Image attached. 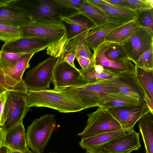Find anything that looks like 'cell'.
<instances>
[{
	"instance_id": "681fc988",
	"label": "cell",
	"mask_w": 153,
	"mask_h": 153,
	"mask_svg": "<svg viewBox=\"0 0 153 153\" xmlns=\"http://www.w3.org/2000/svg\"><path fill=\"white\" fill-rule=\"evenodd\" d=\"M10 153H25L23 152L19 151H11Z\"/></svg>"
},
{
	"instance_id": "7402d4cb",
	"label": "cell",
	"mask_w": 153,
	"mask_h": 153,
	"mask_svg": "<svg viewBox=\"0 0 153 153\" xmlns=\"http://www.w3.org/2000/svg\"><path fill=\"white\" fill-rule=\"evenodd\" d=\"M138 121L146 153H153V114L149 111Z\"/></svg>"
},
{
	"instance_id": "bcb514c9",
	"label": "cell",
	"mask_w": 153,
	"mask_h": 153,
	"mask_svg": "<svg viewBox=\"0 0 153 153\" xmlns=\"http://www.w3.org/2000/svg\"><path fill=\"white\" fill-rule=\"evenodd\" d=\"M13 1V0H0V7L9 4Z\"/></svg>"
},
{
	"instance_id": "e575fe53",
	"label": "cell",
	"mask_w": 153,
	"mask_h": 153,
	"mask_svg": "<svg viewBox=\"0 0 153 153\" xmlns=\"http://www.w3.org/2000/svg\"><path fill=\"white\" fill-rule=\"evenodd\" d=\"M75 52V58L82 56L92 60L93 54L90 48L84 42V40L78 43L76 47Z\"/></svg>"
},
{
	"instance_id": "1f68e13d",
	"label": "cell",
	"mask_w": 153,
	"mask_h": 153,
	"mask_svg": "<svg viewBox=\"0 0 153 153\" xmlns=\"http://www.w3.org/2000/svg\"><path fill=\"white\" fill-rule=\"evenodd\" d=\"M137 18L141 27L153 31V8L136 11Z\"/></svg>"
},
{
	"instance_id": "44dd1931",
	"label": "cell",
	"mask_w": 153,
	"mask_h": 153,
	"mask_svg": "<svg viewBox=\"0 0 153 153\" xmlns=\"http://www.w3.org/2000/svg\"><path fill=\"white\" fill-rule=\"evenodd\" d=\"M102 3L95 5L106 14L108 20L131 21L137 18L136 12L109 3L104 0Z\"/></svg>"
},
{
	"instance_id": "d6a6232c",
	"label": "cell",
	"mask_w": 153,
	"mask_h": 153,
	"mask_svg": "<svg viewBox=\"0 0 153 153\" xmlns=\"http://www.w3.org/2000/svg\"><path fill=\"white\" fill-rule=\"evenodd\" d=\"M133 62L136 66L153 69V46L141 54Z\"/></svg>"
},
{
	"instance_id": "60d3db41",
	"label": "cell",
	"mask_w": 153,
	"mask_h": 153,
	"mask_svg": "<svg viewBox=\"0 0 153 153\" xmlns=\"http://www.w3.org/2000/svg\"><path fill=\"white\" fill-rule=\"evenodd\" d=\"M144 100L149 109L150 112L153 114V99L146 94L144 96Z\"/></svg>"
},
{
	"instance_id": "d590c367",
	"label": "cell",
	"mask_w": 153,
	"mask_h": 153,
	"mask_svg": "<svg viewBox=\"0 0 153 153\" xmlns=\"http://www.w3.org/2000/svg\"><path fill=\"white\" fill-rule=\"evenodd\" d=\"M85 0H53V1L62 7L78 10L82 6Z\"/></svg>"
},
{
	"instance_id": "4fadbf2b",
	"label": "cell",
	"mask_w": 153,
	"mask_h": 153,
	"mask_svg": "<svg viewBox=\"0 0 153 153\" xmlns=\"http://www.w3.org/2000/svg\"><path fill=\"white\" fill-rule=\"evenodd\" d=\"M51 44L50 42L41 39L21 37L4 43L1 50L15 53H35L45 49Z\"/></svg>"
},
{
	"instance_id": "8992f818",
	"label": "cell",
	"mask_w": 153,
	"mask_h": 153,
	"mask_svg": "<svg viewBox=\"0 0 153 153\" xmlns=\"http://www.w3.org/2000/svg\"><path fill=\"white\" fill-rule=\"evenodd\" d=\"M88 119L83 131L77 134L82 138L121 129L118 121L108 111L100 107L95 111L87 114Z\"/></svg>"
},
{
	"instance_id": "7dc6e473",
	"label": "cell",
	"mask_w": 153,
	"mask_h": 153,
	"mask_svg": "<svg viewBox=\"0 0 153 153\" xmlns=\"http://www.w3.org/2000/svg\"><path fill=\"white\" fill-rule=\"evenodd\" d=\"M146 2L149 5L153 7V0H145Z\"/></svg>"
},
{
	"instance_id": "f907efd6",
	"label": "cell",
	"mask_w": 153,
	"mask_h": 153,
	"mask_svg": "<svg viewBox=\"0 0 153 153\" xmlns=\"http://www.w3.org/2000/svg\"></svg>"
},
{
	"instance_id": "9c48e42d",
	"label": "cell",
	"mask_w": 153,
	"mask_h": 153,
	"mask_svg": "<svg viewBox=\"0 0 153 153\" xmlns=\"http://www.w3.org/2000/svg\"><path fill=\"white\" fill-rule=\"evenodd\" d=\"M110 42H105L94 51L91 63L102 65L105 70L118 76L135 74L136 67L129 59L115 61L108 59L104 53Z\"/></svg>"
},
{
	"instance_id": "2e32d148",
	"label": "cell",
	"mask_w": 153,
	"mask_h": 153,
	"mask_svg": "<svg viewBox=\"0 0 153 153\" xmlns=\"http://www.w3.org/2000/svg\"><path fill=\"white\" fill-rule=\"evenodd\" d=\"M0 7V23L20 27L33 21L34 18L26 10L12 4Z\"/></svg>"
},
{
	"instance_id": "e0dca14e",
	"label": "cell",
	"mask_w": 153,
	"mask_h": 153,
	"mask_svg": "<svg viewBox=\"0 0 153 153\" xmlns=\"http://www.w3.org/2000/svg\"><path fill=\"white\" fill-rule=\"evenodd\" d=\"M131 21L109 19L106 23L90 30L84 42L94 51L105 42V38L111 32Z\"/></svg>"
},
{
	"instance_id": "f35d334b",
	"label": "cell",
	"mask_w": 153,
	"mask_h": 153,
	"mask_svg": "<svg viewBox=\"0 0 153 153\" xmlns=\"http://www.w3.org/2000/svg\"><path fill=\"white\" fill-rule=\"evenodd\" d=\"M82 69L87 68L91 63V60L88 58L80 56L76 59Z\"/></svg>"
},
{
	"instance_id": "f546056e",
	"label": "cell",
	"mask_w": 153,
	"mask_h": 153,
	"mask_svg": "<svg viewBox=\"0 0 153 153\" xmlns=\"http://www.w3.org/2000/svg\"><path fill=\"white\" fill-rule=\"evenodd\" d=\"M21 37L20 27L0 23V41L5 43Z\"/></svg>"
},
{
	"instance_id": "7c38bea8",
	"label": "cell",
	"mask_w": 153,
	"mask_h": 153,
	"mask_svg": "<svg viewBox=\"0 0 153 153\" xmlns=\"http://www.w3.org/2000/svg\"><path fill=\"white\" fill-rule=\"evenodd\" d=\"M141 146L140 134L134 130L111 140L102 147V150L105 153H131Z\"/></svg>"
},
{
	"instance_id": "277c9868",
	"label": "cell",
	"mask_w": 153,
	"mask_h": 153,
	"mask_svg": "<svg viewBox=\"0 0 153 153\" xmlns=\"http://www.w3.org/2000/svg\"><path fill=\"white\" fill-rule=\"evenodd\" d=\"M60 91L71 95L79 100L85 109L97 107L100 101L104 97L120 93L117 88L103 81L68 88Z\"/></svg>"
},
{
	"instance_id": "7a4b0ae2",
	"label": "cell",
	"mask_w": 153,
	"mask_h": 153,
	"mask_svg": "<svg viewBox=\"0 0 153 153\" xmlns=\"http://www.w3.org/2000/svg\"><path fill=\"white\" fill-rule=\"evenodd\" d=\"M26 98L29 108L46 107L65 113L79 111L85 109L79 100L62 91L50 89L28 91Z\"/></svg>"
},
{
	"instance_id": "603a6c76",
	"label": "cell",
	"mask_w": 153,
	"mask_h": 153,
	"mask_svg": "<svg viewBox=\"0 0 153 153\" xmlns=\"http://www.w3.org/2000/svg\"><path fill=\"white\" fill-rule=\"evenodd\" d=\"M142 101L133 98L120 92L109 95L104 97L100 101L97 107L108 110L137 105Z\"/></svg>"
},
{
	"instance_id": "ba28073f",
	"label": "cell",
	"mask_w": 153,
	"mask_h": 153,
	"mask_svg": "<svg viewBox=\"0 0 153 153\" xmlns=\"http://www.w3.org/2000/svg\"><path fill=\"white\" fill-rule=\"evenodd\" d=\"M56 59L51 56L27 72L23 80L27 91L50 89Z\"/></svg>"
},
{
	"instance_id": "ac0fdd59",
	"label": "cell",
	"mask_w": 153,
	"mask_h": 153,
	"mask_svg": "<svg viewBox=\"0 0 153 153\" xmlns=\"http://www.w3.org/2000/svg\"><path fill=\"white\" fill-rule=\"evenodd\" d=\"M128 131H129L122 128L114 131L82 138L79 144L86 153H105L102 150V148L104 145L111 140Z\"/></svg>"
},
{
	"instance_id": "83f0119b",
	"label": "cell",
	"mask_w": 153,
	"mask_h": 153,
	"mask_svg": "<svg viewBox=\"0 0 153 153\" xmlns=\"http://www.w3.org/2000/svg\"><path fill=\"white\" fill-rule=\"evenodd\" d=\"M0 87L7 91H14L26 94L27 90L23 80L17 81L7 74L0 66Z\"/></svg>"
},
{
	"instance_id": "ee69618b",
	"label": "cell",
	"mask_w": 153,
	"mask_h": 153,
	"mask_svg": "<svg viewBox=\"0 0 153 153\" xmlns=\"http://www.w3.org/2000/svg\"><path fill=\"white\" fill-rule=\"evenodd\" d=\"M10 149L5 145L0 147V153H10Z\"/></svg>"
},
{
	"instance_id": "ab89813d",
	"label": "cell",
	"mask_w": 153,
	"mask_h": 153,
	"mask_svg": "<svg viewBox=\"0 0 153 153\" xmlns=\"http://www.w3.org/2000/svg\"><path fill=\"white\" fill-rule=\"evenodd\" d=\"M7 91L0 95V126L1 125L2 113L4 103L6 98V92Z\"/></svg>"
},
{
	"instance_id": "ffe728a7",
	"label": "cell",
	"mask_w": 153,
	"mask_h": 153,
	"mask_svg": "<svg viewBox=\"0 0 153 153\" xmlns=\"http://www.w3.org/2000/svg\"><path fill=\"white\" fill-rule=\"evenodd\" d=\"M140 27L136 18L113 30L105 38V42L120 43L128 39Z\"/></svg>"
},
{
	"instance_id": "30bf717a",
	"label": "cell",
	"mask_w": 153,
	"mask_h": 153,
	"mask_svg": "<svg viewBox=\"0 0 153 153\" xmlns=\"http://www.w3.org/2000/svg\"><path fill=\"white\" fill-rule=\"evenodd\" d=\"M132 62L153 46V31L140 27L127 39L119 43Z\"/></svg>"
},
{
	"instance_id": "6da1fadb",
	"label": "cell",
	"mask_w": 153,
	"mask_h": 153,
	"mask_svg": "<svg viewBox=\"0 0 153 153\" xmlns=\"http://www.w3.org/2000/svg\"><path fill=\"white\" fill-rule=\"evenodd\" d=\"M63 22L53 18H34L20 27L22 37L35 38L51 42L52 44L47 48V53L57 59L66 45L67 29Z\"/></svg>"
},
{
	"instance_id": "4dcf8cb0",
	"label": "cell",
	"mask_w": 153,
	"mask_h": 153,
	"mask_svg": "<svg viewBox=\"0 0 153 153\" xmlns=\"http://www.w3.org/2000/svg\"><path fill=\"white\" fill-rule=\"evenodd\" d=\"M104 54L108 59L114 61L128 58L124 48L117 43L110 42Z\"/></svg>"
},
{
	"instance_id": "74e56055",
	"label": "cell",
	"mask_w": 153,
	"mask_h": 153,
	"mask_svg": "<svg viewBox=\"0 0 153 153\" xmlns=\"http://www.w3.org/2000/svg\"><path fill=\"white\" fill-rule=\"evenodd\" d=\"M104 0L105 1L114 5L134 10L126 0Z\"/></svg>"
},
{
	"instance_id": "cb8c5ba5",
	"label": "cell",
	"mask_w": 153,
	"mask_h": 153,
	"mask_svg": "<svg viewBox=\"0 0 153 153\" xmlns=\"http://www.w3.org/2000/svg\"><path fill=\"white\" fill-rule=\"evenodd\" d=\"M87 17L97 26L102 25L108 21V18L101 9L85 0L82 6L77 11Z\"/></svg>"
},
{
	"instance_id": "52a82bcc",
	"label": "cell",
	"mask_w": 153,
	"mask_h": 153,
	"mask_svg": "<svg viewBox=\"0 0 153 153\" xmlns=\"http://www.w3.org/2000/svg\"><path fill=\"white\" fill-rule=\"evenodd\" d=\"M52 81L54 85L53 90L58 91L89 83L79 69L59 59L53 68Z\"/></svg>"
},
{
	"instance_id": "5bb4252c",
	"label": "cell",
	"mask_w": 153,
	"mask_h": 153,
	"mask_svg": "<svg viewBox=\"0 0 153 153\" xmlns=\"http://www.w3.org/2000/svg\"><path fill=\"white\" fill-rule=\"evenodd\" d=\"M103 81L116 87L121 93L140 100H144V92L135 74L118 76Z\"/></svg>"
},
{
	"instance_id": "7bdbcfd3",
	"label": "cell",
	"mask_w": 153,
	"mask_h": 153,
	"mask_svg": "<svg viewBox=\"0 0 153 153\" xmlns=\"http://www.w3.org/2000/svg\"><path fill=\"white\" fill-rule=\"evenodd\" d=\"M95 71L97 73H100L104 71L105 69L103 67L99 64H93Z\"/></svg>"
},
{
	"instance_id": "d6986e66",
	"label": "cell",
	"mask_w": 153,
	"mask_h": 153,
	"mask_svg": "<svg viewBox=\"0 0 153 153\" xmlns=\"http://www.w3.org/2000/svg\"><path fill=\"white\" fill-rule=\"evenodd\" d=\"M25 132L22 122L6 132L4 145L11 151H19L25 153H33L28 147Z\"/></svg>"
},
{
	"instance_id": "8fae6325",
	"label": "cell",
	"mask_w": 153,
	"mask_h": 153,
	"mask_svg": "<svg viewBox=\"0 0 153 153\" xmlns=\"http://www.w3.org/2000/svg\"><path fill=\"white\" fill-rule=\"evenodd\" d=\"M107 110L119 123L122 128L129 131L134 130V126L138 120L150 111L144 100L137 105Z\"/></svg>"
},
{
	"instance_id": "c3c4849f",
	"label": "cell",
	"mask_w": 153,
	"mask_h": 153,
	"mask_svg": "<svg viewBox=\"0 0 153 153\" xmlns=\"http://www.w3.org/2000/svg\"><path fill=\"white\" fill-rule=\"evenodd\" d=\"M6 91H7L2 87H0V95Z\"/></svg>"
},
{
	"instance_id": "484cf974",
	"label": "cell",
	"mask_w": 153,
	"mask_h": 153,
	"mask_svg": "<svg viewBox=\"0 0 153 153\" xmlns=\"http://www.w3.org/2000/svg\"><path fill=\"white\" fill-rule=\"evenodd\" d=\"M34 54V53L23 54L14 66L3 69L4 71L14 80L18 82L23 81V74L26 69L30 67L29 62Z\"/></svg>"
},
{
	"instance_id": "f1b7e54d",
	"label": "cell",
	"mask_w": 153,
	"mask_h": 153,
	"mask_svg": "<svg viewBox=\"0 0 153 153\" xmlns=\"http://www.w3.org/2000/svg\"><path fill=\"white\" fill-rule=\"evenodd\" d=\"M79 70L89 83L102 82L114 78L118 76L105 70L102 73H97L95 71L94 65L91 63L86 68H82Z\"/></svg>"
},
{
	"instance_id": "5b68a950",
	"label": "cell",
	"mask_w": 153,
	"mask_h": 153,
	"mask_svg": "<svg viewBox=\"0 0 153 153\" xmlns=\"http://www.w3.org/2000/svg\"><path fill=\"white\" fill-rule=\"evenodd\" d=\"M25 94L7 91L0 126L7 132L19 123L30 110Z\"/></svg>"
},
{
	"instance_id": "8d00e7d4",
	"label": "cell",
	"mask_w": 153,
	"mask_h": 153,
	"mask_svg": "<svg viewBox=\"0 0 153 153\" xmlns=\"http://www.w3.org/2000/svg\"><path fill=\"white\" fill-rule=\"evenodd\" d=\"M136 11L146 9L153 8L145 1V0H126Z\"/></svg>"
},
{
	"instance_id": "f6af8a7d",
	"label": "cell",
	"mask_w": 153,
	"mask_h": 153,
	"mask_svg": "<svg viewBox=\"0 0 153 153\" xmlns=\"http://www.w3.org/2000/svg\"><path fill=\"white\" fill-rule=\"evenodd\" d=\"M87 1L91 3L96 5L103 3V0H87Z\"/></svg>"
},
{
	"instance_id": "836d02e7",
	"label": "cell",
	"mask_w": 153,
	"mask_h": 153,
	"mask_svg": "<svg viewBox=\"0 0 153 153\" xmlns=\"http://www.w3.org/2000/svg\"><path fill=\"white\" fill-rule=\"evenodd\" d=\"M24 54L4 52L0 51V66L3 69L14 66Z\"/></svg>"
},
{
	"instance_id": "9a60e30c",
	"label": "cell",
	"mask_w": 153,
	"mask_h": 153,
	"mask_svg": "<svg viewBox=\"0 0 153 153\" xmlns=\"http://www.w3.org/2000/svg\"><path fill=\"white\" fill-rule=\"evenodd\" d=\"M59 18L68 26L66 45L72 39L97 27L91 20L78 11L67 16L60 15Z\"/></svg>"
},
{
	"instance_id": "d4e9b609",
	"label": "cell",
	"mask_w": 153,
	"mask_h": 153,
	"mask_svg": "<svg viewBox=\"0 0 153 153\" xmlns=\"http://www.w3.org/2000/svg\"><path fill=\"white\" fill-rule=\"evenodd\" d=\"M59 6L53 1L42 0L39 1L37 7H33L31 10H25L34 18L48 19L53 18Z\"/></svg>"
},
{
	"instance_id": "3957f363",
	"label": "cell",
	"mask_w": 153,
	"mask_h": 153,
	"mask_svg": "<svg viewBox=\"0 0 153 153\" xmlns=\"http://www.w3.org/2000/svg\"><path fill=\"white\" fill-rule=\"evenodd\" d=\"M55 118L48 114L36 118L28 126L25 134L27 146L33 153H43L56 126Z\"/></svg>"
},
{
	"instance_id": "4316f807",
	"label": "cell",
	"mask_w": 153,
	"mask_h": 153,
	"mask_svg": "<svg viewBox=\"0 0 153 153\" xmlns=\"http://www.w3.org/2000/svg\"><path fill=\"white\" fill-rule=\"evenodd\" d=\"M135 67V77L145 95L153 99V69Z\"/></svg>"
},
{
	"instance_id": "b9f144b4",
	"label": "cell",
	"mask_w": 153,
	"mask_h": 153,
	"mask_svg": "<svg viewBox=\"0 0 153 153\" xmlns=\"http://www.w3.org/2000/svg\"><path fill=\"white\" fill-rule=\"evenodd\" d=\"M6 132L0 126V147L4 145Z\"/></svg>"
}]
</instances>
